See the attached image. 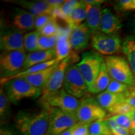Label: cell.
Returning <instances> with one entry per match:
<instances>
[{
	"instance_id": "7dc6e473",
	"label": "cell",
	"mask_w": 135,
	"mask_h": 135,
	"mask_svg": "<svg viewBox=\"0 0 135 135\" xmlns=\"http://www.w3.org/2000/svg\"><path fill=\"white\" fill-rule=\"evenodd\" d=\"M134 79H135V76H134ZM133 93H135V88H134V90L133 91Z\"/></svg>"
},
{
	"instance_id": "74e56055",
	"label": "cell",
	"mask_w": 135,
	"mask_h": 135,
	"mask_svg": "<svg viewBox=\"0 0 135 135\" xmlns=\"http://www.w3.org/2000/svg\"><path fill=\"white\" fill-rule=\"evenodd\" d=\"M46 1L53 9L60 8L65 2V1H63V0H46Z\"/></svg>"
},
{
	"instance_id": "ee69618b",
	"label": "cell",
	"mask_w": 135,
	"mask_h": 135,
	"mask_svg": "<svg viewBox=\"0 0 135 135\" xmlns=\"http://www.w3.org/2000/svg\"><path fill=\"white\" fill-rule=\"evenodd\" d=\"M0 135H14V134H13L12 131L9 130V129H1Z\"/></svg>"
},
{
	"instance_id": "83f0119b",
	"label": "cell",
	"mask_w": 135,
	"mask_h": 135,
	"mask_svg": "<svg viewBox=\"0 0 135 135\" xmlns=\"http://www.w3.org/2000/svg\"><path fill=\"white\" fill-rule=\"evenodd\" d=\"M134 89L131 88L126 84L119 82L118 81L111 79L108 87L106 89V91L116 94H123L127 93H133Z\"/></svg>"
},
{
	"instance_id": "44dd1931",
	"label": "cell",
	"mask_w": 135,
	"mask_h": 135,
	"mask_svg": "<svg viewBox=\"0 0 135 135\" xmlns=\"http://www.w3.org/2000/svg\"><path fill=\"white\" fill-rule=\"evenodd\" d=\"M57 64L52 66L42 71H40L33 75L27 76L23 77L26 81H28L30 83H31L34 86L41 89V90L45 87L46 84L48 83L49 79L52 75L53 72L55 70Z\"/></svg>"
},
{
	"instance_id": "9a60e30c",
	"label": "cell",
	"mask_w": 135,
	"mask_h": 135,
	"mask_svg": "<svg viewBox=\"0 0 135 135\" xmlns=\"http://www.w3.org/2000/svg\"><path fill=\"white\" fill-rule=\"evenodd\" d=\"M123 25L119 18L109 8L103 9L99 31L106 35H117Z\"/></svg>"
},
{
	"instance_id": "bcb514c9",
	"label": "cell",
	"mask_w": 135,
	"mask_h": 135,
	"mask_svg": "<svg viewBox=\"0 0 135 135\" xmlns=\"http://www.w3.org/2000/svg\"><path fill=\"white\" fill-rule=\"evenodd\" d=\"M132 135H135V131H134V133H133V134H132Z\"/></svg>"
},
{
	"instance_id": "ba28073f",
	"label": "cell",
	"mask_w": 135,
	"mask_h": 135,
	"mask_svg": "<svg viewBox=\"0 0 135 135\" xmlns=\"http://www.w3.org/2000/svg\"><path fill=\"white\" fill-rule=\"evenodd\" d=\"M63 88L68 93L76 98H81L89 92L85 80L77 65H70L66 71Z\"/></svg>"
},
{
	"instance_id": "277c9868",
	"label": "cell",
	"mask_w": 135,
	"mask_h": 135,
	"mask_svg": "<svg viewBox=\"0 0 135 135\" xmlns=\"http://www.w3.org/2000/svg\"><path fill=\"white\" fill-rule=\"evenodd\" d=\"M79 123L91 124L99 119H105L106 111L100 105L97 99L86 95L80 101L76 112Z\"/></svg>"
},
{
	"instance_id": "4dcf8cb0",
	"label": "cell",
	"mask_w": 135,
	"mask_h": 135,
	"mask_svg": "<svg viewBox=\"0 0 135 135\" xmlns=\"http://www.w3.org/2000/svg\"><path fill=\"white\" fill-rule=\"evenodd\" d=\"M134 109L133 107L128 104L125 101L116 104L112 108L109 109L108 112L112 116L119 115V114H128Z\"/></svg>"
},
{
	"instance_id": "30bf717a",
	"label": "cell",
	"mask_w": 135,
	"mask_h": 135,
	"mask_svg": "<svg viewBox=\"0 0 135 135\" xmlns=\"http://www.w3.org/2000/svg\"><path fill=\"white\" fill-rule=\"evenodd\" d=\"M70 58V57L69 56L68 58L57 64L46 86L42 89L41 95L40 97V102L42 104L63 88L66 71L68 67Z\"/></svg>"
},
{
	"instance_id": "8d00e7d4",
	"label": "cell",
	"mask_w": 135,
	"mask_h": 135,
	"mask_svg": "<svg viewBox=\"0 0 135 135\" xmlns=\"http://www.w3.org/2000/svg\"><path fill=\"white\" fill-rule=\"evenodd\" d=\"M89 124H82L79 123L72 135H88Z\"/></svg>"
},
{
	"instance_id": "5bb4252c",
	"label": "cell",
	"mask_w": 135,
	"mask_h": 135,
	"mask_svg": "<svg viewBox=\"0 0 135 135\" xmlns=\"http://www.w3.org/2000/svg\"><path fill=\"white\" fill-rule=\"evenodd\" d=\"M24 32L12 30L3 34L0 39V46L3 52L25 50Z\"/></svg>"
},
{
	"instance_id": "484cf974",
	"label": "cell",
	"mask_w": 135,
	"mask_h": 135,
	"mask_svg": "<svg viewBox=\"0 0 135 135\" xmlns=\"http://www.w3.org/2000/svg\"><path fill=\"white\" fill-rule=\"evenodd\" d=\"M40 37L41 35L37 30L25 34L24 36V48L25 51L28 53L38 51Z\"/></svg>"
},
{
	"instance_id": "f1b7e54d",
	"label": "cell",
	"mask_w": 135,
	"mask_h": 135,
	"mask_svg": "<svg viewBox=\"0 0 135 135\" xmlns=\"http://www.w3.org/2000/svg\"><path fill=\"white\" fill-rule=\"evenodd\" d=\"M60 30L61 28L57 23V20L52 18V19L38 31L41 36H53L59 34Z\"/></svg>"
},
{
	"instance_id": "d4e9b609",
	"label": "cell",
	"mask_w": 135,
	"mask_h": 135,
	"mask_svg": "<svg viewBox=\"0 0 135 135\" xmlns=\"http://www.w3.org/2000/svg\"><path fill=\"white\" fill-rule=\"evenodd\" d=\"M89 135H111L108 122L106 119H99L89 124Z\"/></svg>"
},
{
	"instance_id": "52a82bcc",
	"label": "cell",
	"mask_w": 135,
	"mask_h": 135,
	"mask_svg": "<svg viewBox=\"0 0 135 135\" xmlns=\"http://www.w3.org/2000/svg\"><path fill=\"white\" fill-rule=\"evenodd\" d=\"M25 50L3 52L0 56L1 79L8 78L23 70L26 54Z\"/></svg>"
},
{
	"instance_id": "ab89813d",
	"label": "cell",
	"mask_w": 135,
	"mask_h": 135,
	"mask_svg": "<svg viewBox=\"0 0 135 135\" xmlns=\"http://www.w3.org/2000/svg\"><path fill=\"white\" fill-rule=\"evenodd\" d=\"M130 114H131V122H132L131 131L133 134V133L135 131V109L134 108L131 111Z\"/></svg>"
},
{
	"instance_id": "7bdbcfd3",
	"label": "cell",
	"mask_w": 135,
	"mask_h": 135,
	"mask_svg": "<svg viewBox=\"0 0 135 135\" xmlns=\"http://www.w3.org/2000/svg\"><path fill=\"white\" fill-rule=\"evenodd\" d=\"M84 3L90 4H102L104 1L102 0H85L83 1Z\"/></svg>"
},
{
	"instance_id": "d6a6232c",
	"label": "cell",
	"mask_w": 135,
	"mask_h": 135,
	"mask_svg": "<svg viewBox=\"0 0 135 135\" xmlns=\"http://www.w3.org/2000/svg\"><path fill=\"white\" fill-rule=\"evenodd\" d=\"M130 113L128 114L111 116V117L114 119L118 126L131 130L132 122H131Z\"/></svg>"
},
{
	"instance_id": "3957f363",
	"label": "cell",
	"mask_w": 135,
	"mask_h": 135,
	"mask_svg": "<svg viewBox=\"0 0 135 135\" xmlns=\"http://www.w3.org/2000/svg\"><path fill=\"white\" fill-rule=\"evenodd\" d=\"M104 59L111 78L126 84L134 89V75L127 61L123 57L116 55L107 56Z\"/></svg>"
},
{
	"instance_id": "2e32d148",
	"label": "cell",
	"mask_w": 135,
	"mask_h": 135,
	"mask_svg": "<svg viewBox=\"0 0 135 135\" xmlns=\"http://www.w3.org/2000/svg\"><path fill=\"white\" fill-rule=\"evenodd\" d=\"M10 2L18 4L21 8L27 10L35 17L45 14H51L53 8L49 4L46 0H16Z\"/></svg>"
},
{
	"instance_id": "d590c367",
	"label": "cell",
	"mask_w": 135,
	"mask_h": 135,
	"mask_svg": "<svg viewBox=\"0 0 135 135\" xmlns=\"http://www.w3.org/2000/svg\"><path fill=\"white\" fill-rule=\"evenodd\" d=\"M118 8L121 11H134V1L133 0H121L117 2Z\"/></svg>"
},
{
	"instance_id": "c3c4849f",
	"label": "cell",
	"mask_w": 135,
	"mask_h": 135,
	"mask_svg": "<svg viewBox=\"0 0 135 135\" xmlns=\"http://www.w3.org/2000/svg\"><path fill=\"white\" fill-rule=\"evenodd\" d=\"M88 135H89V134H88Z\"/></svg>"
},
{
	"instance_id": "cb8c5ba5",
	"label": "cell",
	"mask_w": 135,
	"mask_h": 135,
	"mask_svg": "<svg viewBox=\"0 0 135 135\" xmlns=\"http://www.w3.org/2000/svg\"><path fill=\"white\" fill-rule=\"evenodd\" d=\"M86 18V5L83 1H80L70 17V28L82 24Z\"/></svg>"
},
{
	"instance_id": "8fae6325",
	"label": "cell",
	"mask_w": 135,
	"mask_h": 135,
	"mask_svg": "<svg viewBox=\"0 0 135 135\" xmlns=\"http://www.w3.org/2000/svg\"><path fill=\"white\" fill-rule=\"evenodd\" d=\"M80 100L71 95L63 88L43 104L46 107H55L70 113H76Z\"/></svg>"
},
{
	"instance_id": "603a6c76",
	"label": "cell",
	"mask_w": 135,
	"mask_h": 135,
	"mask_svg": "<svg viewBox=\"0 0 135 135\" xmlns=\"http://www.w3.org/2000/svg\"><path fill=\"white\" fill-rule=\"evenodd\" d=\"M122 51L127 58L131 70L135 76V36L128 35L122 44Z\"/></svg>"
},
{
	"instance_id": "e575fe53",
	"label": "cell",
	"mask_w": 135,
	"mask_h": 135,
	"mask_svg": "<svg viewBox=\"0 0 135 135\" xmlns=\"http://www.w3.org/2000/svg\"><path fill=\"white\" fill-rule=\"evenodd\" d=\"M52 18L53 16L51 14L41 15L36 17L35 18V30L40 31L52 19Z\"/></svg>"
},
{
	"instance_id": "f546056e",
	"label": "cell",
	"mask_w": 135,
	"mask_h": 135,
	"mask_svg": "<svg viewBox=\"0 0 135 135\" xmlns=\"http://www.w3.org/2000/svg\"><path fill=\"white\" fill-rule=\"evenodd\" d=\"M58 35L59 34L53 36H41L39 41L38 50L45 51L55 49L58 38Z\"/></svg>"
},
{
	"instance_id": "836d02e7",
	"label": "cell",
	"mask_w": 135,
	"mask_h": 135,
	"mask_svg": "<svg viewBox=\"0 0 135 135\" xmlns=\"http://www.w3.org/2000/svg\"><path fill=\"white\" fill-rule=\"evenodd\" d=\"M79 3H80V1H76V0H68V1H65V2L60 7V9H61L64 14L68 18L70 21L72 13L73 12L74 9L78 6Z\"/></svg>"
},
{
	"instance_id": "7c38bea8",
	"label": "cell",
	"mask_w": 135,
	"mask_h": 135,
	"mask_svg": "<svg viewBox=\"0 0 135 135\" xmlns=\"http://www.w3.org/2000/svg\"><path fill=\"white\" fill-rule=\"evenodd\" d=\"M91 32L86 23L71 28L70 40L72 50L80 51L88 46Z\"/></svg>"
},
{
	"instance_id": "ffe728a7",
	"label": "cell",
	"mask_w": 135,
	"mask_h": 135,
	"mask_svg": "<svg viewBox=\"0 0 135 135\" xmlns=\"http://www.w3.org/2000/svg\"><path fill=\"white\" fill-rule=\"evenodd\" d=\"M132 93L123 94L112 93L104 91L97 96V100L106 111H108L113 106L125 101Z\"/></svg>"
},
{
	"instance_id": "4fadbf2b",
	"label": "cell",
	"mask_w": 135,
	"mask_h": 135,
	"mask_svg": "<svg viewBox=\"0 0 135 135\" xmlns=\"http://www.w3.org/2000/svg\"><path fill=\"white\" fill-rule=\"evenodd\" d=\"M36 17L27 10L16 8L11 15V23L14 30L25 32L35 29Z\"/></svg>"
},
{
	"instance_id": "b9f144b4",
	"label": "cell",
	"mask_w": 135,
	"mask_h": 135,
	"mask_svg": "<svg viewBox=\"0 0 135 135\" xmlns=\"http://www.w3.org/2000/svg\"><path fill=\"white\" fill-rule=\"evenodd\" d=\"M78 124H79V123H78L77 124H76L75 126H73V127L70 128V129H67V130H66L65 131H64L63 133H61L60 135H72L73 133V131H75V129H76V128L77 127Z\"/></svg>"
},
{
	"instance_id": "60d3db41",
	"label": "cell",
	"mask_w": 135,
	"mask_h": 135,
	"mask_svg": "<svg viewBox=\"0 0 135 135\" xmlns=\"http://www.w3.org/2000/svg\"><path fill=\"white\" fill-rule=\"evenodd\" d=\"M129 29L131 31V35L135 36V18L129 23Z\"/></svg>"
},
{
	"instance_id": "ac0fdd59",
	"label": "cell",
	"mask_w": 135,
	"mask_h": 135,
	"mask_svg": "<svg viewBox=\"0 0 135 135\" xmlns=\"http://www.w3.org/2000/svg\"><path fill=\"white\" fill-rule=\"evenodd\" d=\"M56 59V52L55 49L45 51H36L26 55V59L23 67V70L39 64L46 63Z\"/></svg>"
},
{
	"instance_id": "7402d4cb",
	"label": "cell",
	"mask_w": 135,
	"mask_h": 135,
	"mask_svg": "<svg viewBox=\"0 0 135 135\" xmlns=\"http://www.w3.org/2000/svg\"><path fill=\"white\" fill-rule=\"evenodd\" d=\"M111 77L107 71L105 63L101 66L100 71L94 80L93 86L89 90L92 94H100L106 90L111 81Z\"/></svg>"
},
{
	"instance_id": "6da1fadb",
	"label": "cell",
	"mask_w": 135,
	"mask_h": 135,
	"mask_svg": "<svg viewBox=\"0 0 135 135\" xmlns=\"http://www.w3.org/2000/svg\"><path fill=\"white\" fill-rule=\"evenodd\" d=\"M49 118L46 106L36 111H21L15 117V127L20 135H46Z\"/></svg>"
},
{
	"instance_id": "d6986e66",
	"label": "cell",
	"mask_w": 135,
	"mask_h": 135,
	"mask_svg": "<svg viewBox=\"0 0 135 135\" xmlns=\"http://www.w3.org/2000/svg\"><path fill=\"white\" fill-rule=\"evenodd\" d=\"M86 18L85 23L91 32V35H94L99 32V25L103 12L101 4H90L86 3Z\"/></svg>"
},
{
	"instance_id": "7a4b0ae2",
	"label": "cell",
	"mask_w": 135,
	"mask_h": 135,
	"mask_svg": "<svg viewBox=\"0 0 135 135\" xmlns=\"http://www.w3.org/2000/svg\"><path fill=\"white\" fill-rule=\"evenodd\" d=\"M3 89L11 103L17 104L22 99H36L41 97L42 90L34 86L23 78L12 79L3 84Z\"/></svg>"
},
{
	"instance_id": "e0dca14e",
	"label": "cell",
	"mask_w": 135,
	"mask_h": 135,
	"mask_svg": "<svg viewBox=\"0 0 135 135\" xmlns=\"http://www.w3.org/2000/svg\"><path fill=\"white\" fill-rule=\"evenodd\" d=\"M70 31L71 29L68 31L61 30L59 33L55 48L56 60L58 63L70 56L71 50H72L70 40Z\"/></svg>"
},
{
	"instance_id": "8992f818",
	"label": "cell",
	"mask_w": 135,
	"mask_h": 135,
	"mask_svg": "<svg viewBox=\"0 0 135 135\" xmlns=\"http://www.w3.org/2000/svg\"><path fill=\"white\" fill-rule=\"evenodd\" d=\"M48 129L46 135H60L79 123L76 113H70L55 107H48Z\"/></svg>"
},
{
	"instance_id": "f6af8a7d",
	"label": "cell",
	"mask_w": 135,
	"mask_h": 135,
	"mask_svg": "<svg viewBox=\"0 0 135 135\" xmlns=\"http://www.w3.org/2000/svg\"><path fill=\"white\" fill-rule=\"evenodd\" d=\"M134 1V11H135V0H133Z\"/></svg>"
},
{
	"instance_id": "5b68a950",
	"label": "cell",
	"mask_w": 135,
	"mask_h": 135,
	"mask_svg": "<svg viewBox=\"0 0 135 135\" xmlns=\"http://www.w3.org/2000/svg\"><path fill=\"white\" fill-rule=\"evenodd\" d=\"M104 62L103 57L97 52L89 51L82 54L81 59L77 64V66L86 82L89 91L98 75Z\"/></svg>"
},
{
	"instance_id": "1f68e13d",
	"label": "cell",
	"mask_w": 135,
	"mask_h": 135,
	"mask_svg": "<svg viewBox=\"0 0 135 135\" xmlns=\"http://www.w3.org/2000/svg\"><path fill=\"white\" fill-rule=\"evenodd\" d=\"M107 120L111 129V135H132L130 129L118 126L111 117L108 118Z\"/></svg>"
},
{
	"instance_id": "4316f807",
	"label": "cell",
	"mask_w": 135,
	"mask_h": 135,
	"mask_svg": "<svg viewBox=\"0 0 135 135\" xmlns=\"http://www.w3.org/2000/svg\"><path fill=\"white\" fill-rule=\"evenodd\" d=\"M10 101L9 98L4 91V89L1 88L0 90V117L1 122H4L9 118L10 110Z\"/></svg>"
},
{
	"instance_id": "f35d334b",
	"label": "cell",
	"mask_w": 135,
	"mask_h": 135,
	"mask_svg": "<svg viewBox=\"0 0 135 135\" xmlns=\"http://www.w3.org/2000/svg\"><path fill=\"white\" fill-rule=\"evenodd\" d=\"M125 102L135 109V93H132L125 100Z\"/></svg>"
},
{
	"instance_id": "9c48e42d",
	"label": "cell",
	"mask_w": 135,
	"mask_h": 135,
	"mask_svg": "<svg viewBox=\"0 0 135 135\" xmlns=\"http://www.w3.org/2000/svg\"><path fill=\"white\" fill-rule=\"evenodd\" d=\"M91 45L98 53L113 56L122 50L121 40L118 35H106L101 32L91 35Z\"/></svg>"
}]
</instances>
